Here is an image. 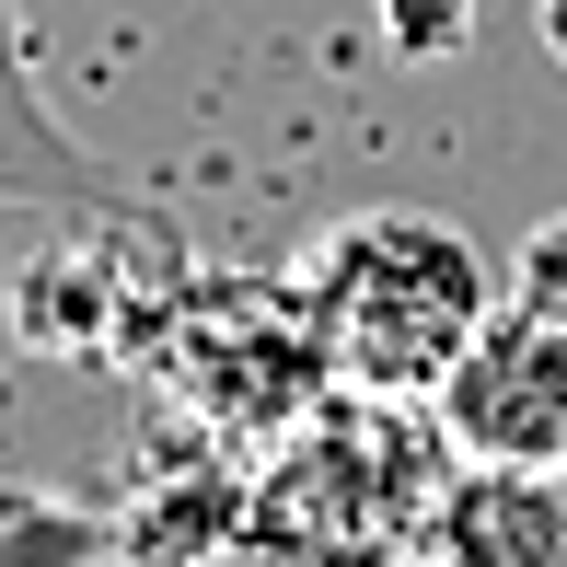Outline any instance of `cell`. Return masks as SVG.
I'll list each match as a JSON object with an SVG mask.
<instances>
[{"instance_id": "cell-5", "label": "cell", "mask_w": 567, "mask_h": 567, "mask_svg": "<svg viewBox=\"0 0 567 567\" xmlns=\"http://www.w3.org/2000/svg\"><path fill=\"white\" fill-rule=\"evenodd\" d=\"M429 545L441 567H567V463H452Z\"/></svg>"}, {"instance_id": "cell-11", "label": "cell", "mask_w": 567, "mask_h": 567, "mask_svg": "<svg viewBox=\"0 0 567 567\" xmlns=\"http://www.w3.org/2000/svg\"><path fill=\"white\" fill-rule=\"evenodd\" d=\"M533 23H545V47L567 59V0H533Z\"/></svg>"}, {"instance_id": "cell-4", "label": "cell", "mask_w": 567, "mask_h": 567, "mask_svg": "<svg viewBox=\"0 0 567 567\" xmlns=\"http://www.w3.org/2000/svg\"><path fill=\"white\" fill-rule=\"evenodd\" d=\"M0 209H59V220H151L140 186L82 140L35 82V23L0 0Z\"/></svg>"}, {"instance_id": "cell-10", "label": "cell", "mask_w": 567, "mask_h": 567, "mask_svg": "<svg viewBox=\"0 0 567 567\" xmlns=\"http://www.w3.org/2000/svg\"><path fill=\"white\" fill-rule=\"evenodd\" d=\"M509 301L545 313V324H567V209H545V220L522 231V255H509Z\"/></svg>"}, {"instance_id": "cell-9", "label": "cell", "mask_w": 567, "mask_h": 567, "mask_svg": "<svg viewBox=\"0 0 567 567\" xmlns=\"http://www.w3.org/2000/svg\"><path fill=\"white\" fill-rule=\"evenodd\" d=\"M371 23L405 70H441V59L475 47V0H371Z\"/></svg>"}, {"instance_id": "cell-6", "label": "cell", "mask_w": 567, "mask_h": 567, "mask_svg": "<svg viewBox=\"0 0 567 567\" xmlns=\"http://www.w3.org/2000/svg\"><path fill=\"white\" fill-rule=\"evenodd\" d=\"M244 533H255V486L231 475L220 441H197L186 463H163V475L116 509V556L127 567H197V556H231Z\"/></svg>"}, {"instance_id": "cell-7", "label": "cell", "mask_w": 567, "mask_h": 567, "mask_svg": "<svg viewBox=\"0 0 567 567\" xmlns=\"http://www.w3.org/2000/svg\"><path fill=\"white\" fill-rule=\"evenodd\" d=\"M12 337L47 348V359H116L140 337V313L116 301V255L93 244H47L35 267L12 278Z\"/></svg>"}, {"instance_id": "cell-2", "label": "cell", "mask_w": 567, "mask_h": 567, "mask_svg": "<svg viewBox=\"0 0 567 567\" xmlns=\"http://www.w3.org/2000/svg\"><path fill=\"white\" fill-rule=\"evenodd\" d=\"M163 394L186 405L197 441L255 452V441H301L324 417L337 382V348L313 337L290 278H220V290H186L163 324Z\"/></svg>"}, {"instance_id": "cell-12", "label": "cell", "mask_w": 567, "mask_h": 567, "mask_svg": "<svg viewBox=\"0 0 567 567\" xmlns=\"http://www.w3.org/2000/svg\"><path fill=\"white\" fill-rule=\"evenodd\" d=\"M197 567H255V556H244V545H231V556H197Z\"/></svg>"}, {"instance_id": "cell-1", "label": "cell", "mask_w": 567, "mask_h": 567, "mask_svg": "<svg viewBox=\"0 0 567 567\" xmlns=\"http://www.w3.org/2000/svg\"><path fill=\"white\" fill-rule=\"evenodd\" d=\"M290 290L313 313V337L337 348V382H359V394H429L475 348V324L509 301V278H486V255L452 220L371 209V220L324 231Z\"/></svg>"}, {"instance_id": "cell-8", "label": "cell", "mask_w": 567, "mask_h": 567, "mask_svg": "<svg viewBox=\"0 0 567 567\" xmlns=\"http://www.w3.org/2000/svg\"><path fill=\"white\" fill-rule=\"evenodd\" d=\"M0 567H127L116 509L47 498V486H0Z\"/></svg>"}, {"instance_id": "cell-3", "label": "cell", "mask_w": 567, "mask_h": 567, "mask_svg": "<svg viewBox=\"0 0 567 567\" xmlns=\"http://www.w3.org/2000/svg\"><path fill=\"white\" fill-rule=\"evenodd\" d=\"M429 405H441L452 463H567V324L498 301L475 348L429 382Z\"/></svg>"}]
</instances>
